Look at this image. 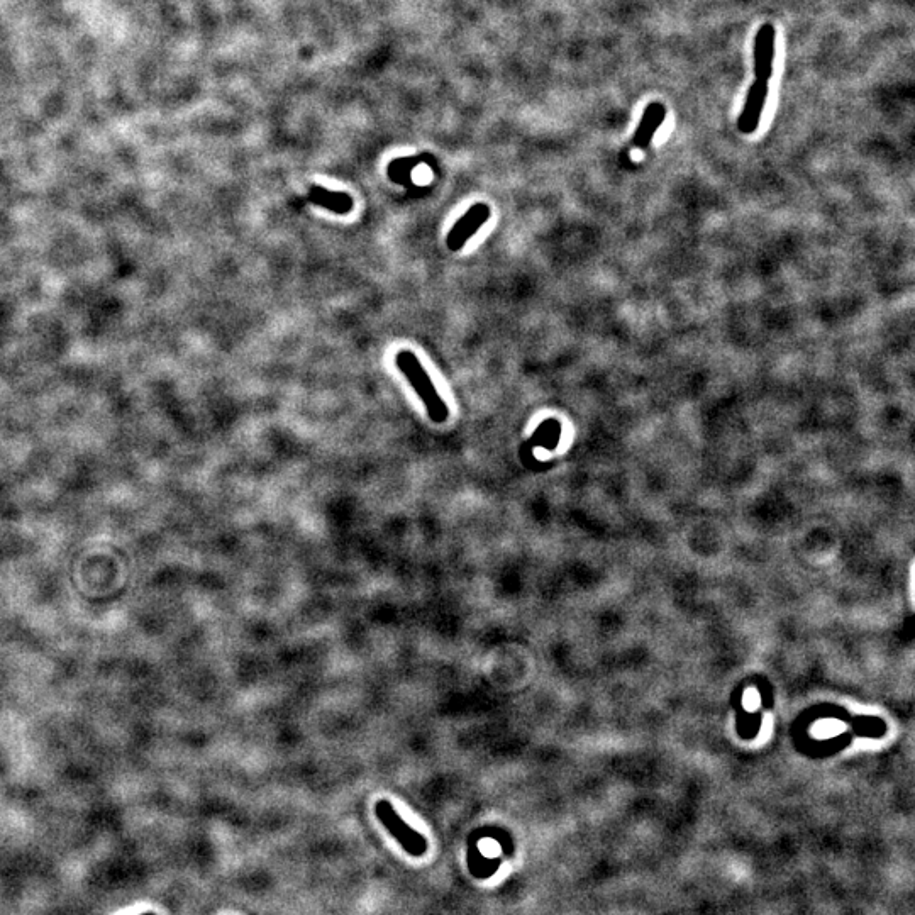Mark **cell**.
Masks as SVG:
<instances>
[{
	"mask_svg": "<svg viewBox=\"0 0 915 915\" xmlns=\"http://www.w3.org/2000/svg\"><path fill=\"white\" fill-rule=\"evenodd\" d=\"M141 915H156V914H153V912H146V914H141Z\"/></svg>",
	"mask_w": 915,
	"mask_h": 915,
	"instance_id": "8",
	"label": "cell"
},
{
	"mask_svg": "<svg viewBox=\"0 0 915 915\" xmlns=\"http://www.w3.org/2000/svg\"><path fill=\"white\" fill-rule=\"evenodd\" d=\"M309 199L316 206L324 207V209L336 212V214H348L353 209L351 195L344 194V192H333V190L319 187V185H312Z\"/></svg>",
	"mask_w": 915,
	"mask_h": 915,
	"instance_id": "7",
	"label": "cell"
},
{
	"mask_svg": "<svg viewBox=\"0 0 915 915\" xmlns=\"http://www.w3.org/2000/svg\"><path fill=\"white\" fill-rule=\"evenodd\" d=\"M375 814L382 826L390 832V836L402 846L405 853L411 854L414 858H421L427 851V841L422 834L414 831L402 817L397 814V810L392 807L389 800H380L375 805Z\"/></svg>",
	"mask_w": 915,
	"mask_h": 915,
	"instance_id": "2",
	"label": "cell"
},
{
	"mask_svg": "<svg viewBox=\"0 0 915 915\" xmlns=\"http://www.w3.org/2000/svg\"><path fill=\"white\" fill-rule=\"evenodd\" d=\"M395 365L400 372L404 373L405 378L409 380L419 395V399L426 405L427 416L431 417V421L438 422V424L448 421L450 409L441 399V395L433 385V380L427 375L419 358L412 351L402 350L395 356Z\"/></svg>",
	"mask_w": 915,
	"mask_h": 915,
	"instance_id": "1",
	"label": "cell"
},
{
	"mask_svg": "<svg viewBox=\"0 0 915 915\" xmlns=\"http://www.w3.org/2000/svg\"><path fill=\"white\" fill-rule=\"evenodd\" d=\"M775 41H777L775 26L770 23L761 24V28L758 29L755 36V50H753L756 80L770 82L771 75H773V61H775Z\"/></svg>",
	"mask_w": 915,
	"mask_h": 915,
	"instance_id": "4",
	"label": "cell"
},
{
	"mask_svg": "<svg viewBox=\"0 0 915 915\" xmlns=\"http://www.w3.org/2000/svg\"><path fill=\"white\" fill-rule=\"evenodd\" d=\"M488 217H490V207L487 204L478 202L475 206L470 207L468 212H465L463 217H460V221L456 222L455 226L451 228L448 239H446L448 248L451 251L461 250L466 241L472 238L473 234L477 233L478 229L482 228L483 224L488 221Z\"/></svg>",
	"mask_w": 915,
	"mask_h": 915,
	"instance_id": "5",
	"label": "cell"
},
{
	"mask_svg": "<svg viewBox=\"0 0 915 915\" xmlns=\"http://www.w3.org/2000/svg\"><path fill=\"white\" fill-rule=\"evenodd\" d=\"M768 94H770L768 82L755 80L751 84L746 100H744L743 112L738 117V129L741 133L753 134L758 129L766 100H768Z\"/></svg>",
	"mask_w": 915,
	"mask_h": 915,
	"instance_id": "3",
	"label": "cell"
},
{
	"mask_svg": "<svg viewBox=\"0 0 915 915\" xmlns=\"http://www.w3.org/2000/svg\"><path fill=\"white\" fill-rule=\"evenodd\" d=\"M666 119V107L661 102H651L644 109L641 122L634 133V145L638 148H648L649 143L655 138V133L663 126Z\"/></svg>",
	"mask_w": 915,
	"mask_h": 915,
	"instance_id": "6",
	"label": "cell"
}]
</instances>
